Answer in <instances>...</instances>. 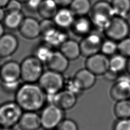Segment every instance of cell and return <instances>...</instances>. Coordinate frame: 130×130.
Instances as JSON below:
<instances>
[{
  "instance_id": "obj_27",
  "label": "cell",
  "mask_w": 130,
  "mask_h": 130,
  "mask_svg": "<svg viewBox=\"0 0 130 130\" xmlns=\"http://www.w3.org/2000/svg\"><path fill=\"white\" fill-rule=\"evenodd\" d=\"M127 61L126 57L123 55L115 54L109 59V69L119 74L126 69Z\"/></svg>"
},
{
  "instance_id": "obj_17",
  "label": "cell",
  "mask_w": 130,
  "mask_h": 130,
  "mask_svg": "<svg viewBox=\"0 0 130 130\" xmlns=\"http://www.w3.org/2000/svg\"><path fill=\"white\" fill-rule=\"evenodd\" d=\"M110 95L114 101L126 100L130 96V82L117 79L110 90Z\"/></svg>"
},
{
  "instance_id": "obj_6",
  "label": "cell",
  "mask_w": 130,
  "mask_h": 130,
  "mask_svg": "<svg viewBox=\"0 0 130 130\" xmlns=\"http://www.w3.org/2000/svg\"><path fill=\"white\" fill-rule=\"evenodd\" d=\"M103 31L108 39L119 42L128 37L130 26L125 18L115 16Z\"/></svg>"
},
{
  "instance_id": "obj_26",
  "label": "cell",
  "mask_w": 130,
  "mask_h": 130,
  "mask_svg": "<svg viewBox=\"0 0 130 130\" xmlns=\"http://www.w3.org/2000/svg\"><path fill=\"white\" fill-rule=\"evenodd\" d=\"M111 4L115 16L127 18L130 13V0H112Z\"/></svg>"
},
{
  "instance_id": "obj_32",
  "label": "cell",
  "mask_w": 130,
  "mask_h": 130,
  "mask_svg": "<svg viewBox=\"0 0 130 130\" xmlns=\"http://www.w3.org/2000/svg\"><path fill=\"white\" fill-rule=\"evenodd\" d=\"M56 130H78L77 123L71 119H63L56 128Z\"/></svg>"
},
{
  "instance_id": "obj_3",
  "label": "cell",
  "mask_w": 130,
  "mask_h": 130,
  "mask_svg": "<svg viewBox=\"0 0 130 130\" xmlns=\"http://www.w3.org/2000/svg\"><path fill=\"white\" fill-rule=\"evenodd\" d=\"M90 12L93 25L103 30L115 16L111 3L103 0L96 2Z\"/></svg>"
},
{
  "instance_id": "obj_37",
  "label": "cell",
  "mask_w": 130,
  "mask_h": 130,
  "mask_svg": "<svg viewBox=\"0 0 130 130\" xmlns=\"http://www.w3.org/2000/svg\"><path fill=\"white\" fill-rule=\"evenodd\" d=\"M114 130H130V118L119 119L114 125Z\"/></svg>"
},
{
  "instance_id": "obj_7",
  "label": "cell",
  "mask_w": 130,
  "mask_h": 130,
  "mask_svg": "<svg viewBox=\"0 0 130 130\" xmlns=\"http://www.w3.org/2000/svg\"><path fill=\"white\" fill-rule=\"evenodd\" d=\"M40 115L42 127L46 130H54L63 120V110L52 104L45 106Z\"/></svg>"
},
{
  "instance_id": "obj_20",
  "label": "cell",
  "mask_w": 130,
  "mask_h": 130,
  "mask_svg": "<svg viewBox=\"0 0 130 130\" xmlns=\"http://www.w3.org/2000/svg\"><path fill=\"white\" fill-rule=\"evenodd\" d=\"M74 79L82 90H85L89 89L94 85L96 81V75L85 68L78 71Z\"/></svg>"
},
{
  "instance_id": "obj_13",
  "label": "cell",
  "mask_w": 130,
  "mask_h": 130,
  "mask_svg": "<svg viewBox=\"0 0 130 130\" xmlns=\"http://www.w3.org/2000/svg\"><path fill=\"white\" fill-rule=\"evenodd\" d=\"M19 41L12 33L5 32L0 38V55L2 58L12 55L17 50Z\"/></svg>"
},
{
  "instance_id": "obj_36",
  "label": "cell",
  "mask_w": 130,
  "mask_h": 130,
  "mask_svg": "<svg viewBox=\"0 0 130 130\" xmlns=\"http://www.w3.org/2000/svg\"><path fill=\"white\" fill-rule=\"evenodd\" d=\"M42 0H28L24 4L25 10L30 13L37 12Z\"/></svg>"
},
{
  "instance_id": "obj_30",
  "label": "cell",
  "mask_w": 130,
  "mask_h": 130,
  "mask_svg": "<svg viewBox=\"0 0 130 130\" xmlns=\"http://www.w3.org/2000/svg\"><path fill=\"white\" fill-rule=\"evenodd\" d=\"M40 24L41 36L57 28L53 19H42V20L40 21Z\"/></svg>"
},
{
  "instance_id": "obj_40",
  "label": "cell",
  "mask_w": 130,
  "mask_h": 130,
  "mask_svg": "<svg viewBox=\"0 0 130 130\" xmlns=\"http://www.w3.org/2000/svg\"><path fill=\"white\" fill-rule=\"evenodd\" d=\"M3 8L0 7V22H3L6 13V11Z\"/></svg>"
},
{
  "instance_id": "obj_25",
  "label": "cell",
  "mask_w": 130,
  "mask_h": 130,
  "mask_svg": "<svg viewBox=\"0 0 130 130\" xmlns=\"http://www.w3.org/2000/svg\"><path fill=\"white\" fill-rule=\"evenodd\" d=\"M89 0H73L70 5V9L74 15L78 16H86L91 9Z\"/></svg>"
},
{
  "instance_id": "obj_2",
  "label": "cell",
  "mask_w": 130,
  "mask_h": 130,
  "mask_svg": "<svg viewBox=\"0 0 130 130\" xmlns=\"http://www.w3.org/2000/svg\"><path fill=\"white\" fill-rule=\"evenodd\" d=\"M20 80L24 83L38 82L44 72L43 63L31 55L25 57L20 63Z\"/></svg>"
},
{
  "instance_id": "obj_21",
  "label": "cell",
  "mask_w": 130,
  "mask_h": 130,
  "mask_svg": "<svg viewBox=\"0 0 130 130\" xmlns=\"http://www.w3.org/2000/svg\"><path fill=\"white\" fill-rule=\"evenodd\" d=\"M59 50L69 60L76 59L81 54L79 43L69 39L61 44Z\"/></svg>"
},
{
  "instance_id": "obj_46",
  "label": "cell",
  "mask_w": 130,
  "mask_h": 130,
  "mask_svg": "<svg viewBox=\"0 0 130 130\" xmlns=\"http://www.w3.org/2000/svg\"><path fill=\"white\" fill-rule=\"evenodd\" d=\"M2 56L0 55V61L1 60V59H2Z\"/></svg>"
},
{
  "instance_id": "obj_28",
  "label": "cell",
  "mask_w": 130,
  "mask_h": 130,
  "mask_svg": "<svg viewBox=\"0 0 130 130\" xmlns=\"http://www.w3.org/2000/svg\"><path fill=\"white\" fill-rule=\"evenodd\" d=\"M114 113L119 119L130 118V100L117 101L114 107Z\"/></svg>"
},
{
  "instance_id": "obj_10",
  "label": "cell",
  "mask_w": 130,
  "mask_h": 130,
  "mask_svg": "<svg viewBox=\"0 0 130 130\" xmlns=\"http://www.w3.org/2000/svg\"><path fill=\"white\" fill-rule=\"evenodd\" d=\"M85 67L95 75H103L109 69V59L107 56L98 53L87 57Z\"/></svg>"
},
{
  "instance_id": "obj_39",
  "label": "cell",
  "mask_w": 130,
  "mask_h": 130,
  "mask_svg": "<svg viewBox=\"0 0 130 130\" xmlns=\"http://www.w3.org/2000/svg\"><path fill=\"white\" fill-rule=\"evenodd\" d=\"M58 7L60 8H66L70 6L73 0H54Z\"/></svg>"
},
{
  "instance_id": "obj_33",
  "label": "cell",
  "mask_w": 130,
  "mask_h": 130,
  "mask_svg": "<svg viewBox=\"0 0 130 130\" xmlns=\"http://www.w3.org/2000/svg\"><path fill=\"white\" fill-rule=\"evenodd\" d=\"M21 84H20V80L15 82H2L1 85L2 88L5 91L9 93L16 92L19 86Z\"/></svg>"
},
{
  "instance_id": "obj_35",
  "label": "cell",
  "mask_w": 130,
  "mask_h": 130,
  "mask_svg": "<svg viewBox=\"0 0 130 130\" xmlns=\"http://www.w3.org/2000/svg\"><path fill=\"white\" fill-rule=\"evenodd\" d=\"M22 3L17 0H10L8 3L5 9L6 12L22 11Z\"/></svg>"
},
{
  "instance_id": "obj_8",
  "label": "cell",
  "mask_w": 130,
  "mask_h": 130,
  "mask_svg": "<svg viewBox=\"0 0 130 130\" xmlns=\"http://www.w3.org/2000/svg\"><path fill=\"white\" fill-rule=\"evenodd\" d=\"M47 102L52 104L62 110H69L73 108L76 103V94L71 91L64 89L55 94H46Z\"/></svg>"
},
{
  "instance_id": "obj_45",
  "label": "cell",
  "mask_w": 130,
  "mask_h": 130,
  "mask_svg": "<svg viewBox=\"0 0 130 130\" xmlns=\"http://www.w3.org/2000/svg\"><path fill=\"white\" fill-rule=\"evenodd\" d=\"M18 1H19L20 2H21L22 4H25L28 0H17Z\"/></svg>"
},
{
  "instance_id": "obj_41",
  "label": "cell",
  "mask_w": 130,
  "mask_h": 130,
  "mask_svg": "<svg viewBox=\"0 0 130 130\" xmlns=\"http://www.w3.org/2000/svg\"><path fill=\"white\" fill-rule=\"evenodd\" d=\"M5 27L4 25L2 22H0V38L5 33Z\"/></svg>"
},
{
  "instance_id": "obj_43",
  "label": "cell",
  "mask_w": 130,
  "mask_h": 130,
  "mask_svg": "<svg viewBox=\"0 0 130 130\" xmlns=\"http://www.w3.org/2000/svg\"><path fill=\"white\" fill-rule=\"evenodd\" d=\"M126 69L127 70V73H128L129 74H130V57H129L128 59H127Z\"/></svg>"
},
{
  "instance_id": "obj_29",
  "label": "cell",
  "mask_w": 130,
  "mask_h": 130,
  "mask_svg": "<svg viewBox=\"0 0 130 130\" xmlns=\"http://www.w3.org/2000/svg\"><path fill=\"white\" fill-rule=\"evenodd\" d=\"M117 50L118 44L115 41L109 39L103 41L101 49L102 53L106 56H112Z\"/></svg>"
},
{
  "instance_id": "obj_47",
  "label": "cell",
  "mask_w": 130,
  "mask_h": 130,
  "mask_svg": "<svg viewBox=\"0 0 130 130\" xmlns=\"http://www.w3.org/2000/svg\"><path fill=\"white\" fill-rule=\"evenodd\" d=\"M129 100H130V96H129Z\"/></svg>"
},
{
  "instance_id": "obj_31",
  "label": "cell",
  "mask_w": 130,
  "mask_h": 130,
  "mask_svg": "<svg viewBox=\"0 0 130 130\" xmlns=\"http://www.w3.org/2000/svg\"><path fill=\"white\" fill-rule=\"evenodd\" d=\"M118 51L126 57H130V37H127L119 42Z\"/></svg>"
},
{
  "instance_id": "obj_1",
  "label": "cell",
  "mask_w": 130,
  "mask_h": 130,
  "mask_svg": "<svg viewBox=\"0 0 130 130\" xmlns=\"http://www.w3.org/2000/svg\"><path fill=\"white\" fill-rule=\"evenodd\" d=\"M15 101L23 111L37 112L44 107L46 94L38 84L24 83L15 92Z\"/></svg>"
},
{
  "instance_id": "obj_4",
  "label": "cell",
  "mask_w": 130,
  "mask_h": 130,
  "mask_svg": "<svg viewBox=\"0 0 130 130\" xmlns=\"http://www.w3.org/2000/svg\"><path fill=\"white\" fill-rule=\"evenodd\" d=\"M23 111L15 102H8L0 105V127L12 128L18 124Z\"/></svg>"
},
{
  "instance_id": "obj_12",
  "label": "cell",
  "mask_w": 130,
  "mask_h": 130,
  "mask_svg": "<svg viewBox=\"0 0 130 130\" xmlns=\"http://www.w3.org/2000/svg\"><path fill=\"white\" fill-rule=\"evenodd\" d=\"M21 36L28 40H33L41 36L40 21L31 16L25 17L19 29Z\"/></svg>"
},
{
  "instance_id": "obj_24",
  "label": "cell",
  "mask_w": 130,
  "mask_h": 130,
  "mask_svg": "<svg viewBox=\"0 0 130 130\" xmlns=\"http://www.w3.org/2000/svg\"><path fill=\"white\" fill-rule=\"evenodd\" d=\"M53 51L52 47L42 41L34 47L32 55L36 56L43 63H45Z\"/></svg>"
},
{
  "instance_id": "obj_15",
  "label": "cell",
  "mask_w": 130,
  "mask_h": 130,
  "mask_svg": "<svg viewBox=\"0 0 130 130\" xmlns=\"http://www.w3.org/2000/svg\"><path fill=\"white\" fill-rule=\"evenodd\" d=\"M18 124L21 130H38L42 127L40 115L37 112L25 111Z\"/></svg>"
},
{
  "instance_id": "obj_5",
  "label": "cell",
  "mask_w": 130,
  "mask_h": 130,
  "mask_svg": "<svg viewBox=\"0 0 130 130\" xmlns=\"http://www.w3.org/2000/svg\"><path fill=\"white\" fill-rule=\"evenodd\" d=\"M38 84L46 94H55L64 87V79L61 73L48 69L44 71Z\"/></svg>"
},
{
  "instance_id": "obj_9",
  "label": "cell",
  "mask_w": 130,
  "mask_h": 130,
  "mask_svg": "<svg viewBox=\"0 0 130 130\" xmlns=\"http://www.w3.org/2000/svg\"><path fill=\"white\" fill-rule=\"evenodd\" d=\"M103 41L102 37L98 34L91 32L86 35L79 43L81 54L88 57L99 53Z\"/></svg>"
},
{
  "instance_id": "obj_23",
  "label": "cell",
  "mask_w": 130,
  "mask_h": 130,
  "mask_svg": "<svg viewBox=\"0 0 130 130\" xmlns=\"http://www.w3.org/2000/svg\"><path fill=\"white\" fill-rule=\"evenodd\" d=\"M58 8L54 0H42L37 13L42 19H52L58 10Z\"/></svg>"
},
{
  "instance_id": "obj_14",
  "label": "cell",
  "mask_w": 130,
  "mask_h": 130,
  "mask_svg": "<svg viewBox=\"0 0 130 130\" xmlns=\"http://www.w3.org/2000/svg\"><path fill=\"white\" fill-rule=\"evenodd\" d=\"M69 60L59 50H54L45 64L48 70L62 74L68 69Z\"/></svg>"
},
{
  "instance_id": "obj_42",
  "label": "cell",
  "mask_w": 130,
  "mask_h": 130,
  "mask_svg": "<svg viewBox=\"0 0 130 130\" xmlns=\"http://www.w3.org/2000/svg\"><path fill=\"white\" fill-rule=\"evenodd\" d=\"M10 0H0V7L5 8Z\"/></svg>"
},
{
  "instance_id": "obj_22",
  "label": "cell",
  "mask_w": 130,
  "mask_h": 130,
  "mask_svg": "<svg viewBox=\"0 0 130 130\" xmlns=\"http://www.w3.org/2000/svg\"><path fill=\"white\" fill-rule=\"evenodd\" d=\"M25 16L22 11L6 12L3 23L5 28L11 30L19 29Z\"/></svg>"
},
{
  "instance_id": "obj_38",
  "label": "cell",
  "mask_w": 130,
  "mask_h": 130,
  "mask_svg": "<svg viewBox=\"0 0 130 130\" xmlns=\"http://www.w3.org/2000/svg\"><path fill=\"white\" fill-rule=\"evenodd\" d=\"M103 76L106 80H107L108 81H113L117 80V79L119 76V74L109 69L103 75Z\"/></svg>"
},
{
  "instance_id": "obj_19",
  "label": "cell",
  "mask_w": 130,
  "mask_h": 130,
  "mask_svg": "<svg viewBox=\"0 0 130 130\" xmlns=\"http://www.w3.org/2000/svg\"><path fill=\"white\" fill-rule=\"evenodd\" d=\"M42 37V41L52 48L59 47L63 43L68 39L67 33L62 29L58 27Z\"/></svg>"
},
{
  "instance_id": "obj_16",
  "label": "cell",
  "mask_w": 130,
  "mask_h": 130,
  "mask_svg": "<svg viewBox=\"0 0 130 130\" xmlns=\"http://www.w3.org/2000/svg\"><path fill=\"white\" fill-rule=\"evenodd\" d=\"M74 15L70 8H60L52 19L58 28L63 29L72 26L75 19Z\"/></svg>"
},
{
  "instance_id": "obj_11",
  "label": "cell",
  "mask_w": 130,
  "mask_h": 130,
  "mask_svg": "<svg viewBox=\"0 0 130 130\" xmlns=\"http://www.w3.org/2000/svg\"><path fill=\"white\" fill-rule=\"evenodd\" d=\"M20 64L15 60H8L0 66V80L11 82L20 80Z\"/></svg>"
},
{
  "instance_id": "obj_44",
  "label": "cell",
  "mask_w": 130,
  "mask_h": 130,
  "mask_svg": "<svg viewBox=\"0 0 130 130\" xmlns=\"http://www.w3.org/2000/svg\"><path fill=\"white\" fill-rule=\"evenodd\" d=\"M0 130H13L12 128H6L3 127H0Z\"/></svg>"
},
{
  "instance_id": "obj_34",
  "label": "cell",
  "mask_w": 130,
  "mask_h": 130,
  "mask_svg": "<svg viewBox=\"0 0 130 130\" xmlns=\"http://www.w3.org/2000/svg\"><path fill=\"white\" fill-rule=\"evenodd\" d=\"M64 86L66 87V89L71 91L76 95L82 90L79 84L74 78L73 79L67 81L66 82L64 81Z\"/></svg>"
},
{
  "instance_id": "obj_18",
  "label": "cell",
  "mask_w": 130,
  "mask_h": 130,
  "mask_svg": "<svg viewBox=\"0 0 130 130\" xmlns=\"http://www.w3.org/2000/svg\"><path fill=\"white\" fill-rule=\"evenodd\" d=\"M93 25L90 18L86 16H78L71 27L73 32L78 36L85 37L91 33Z\"/></svg>"
}]
</instances>
